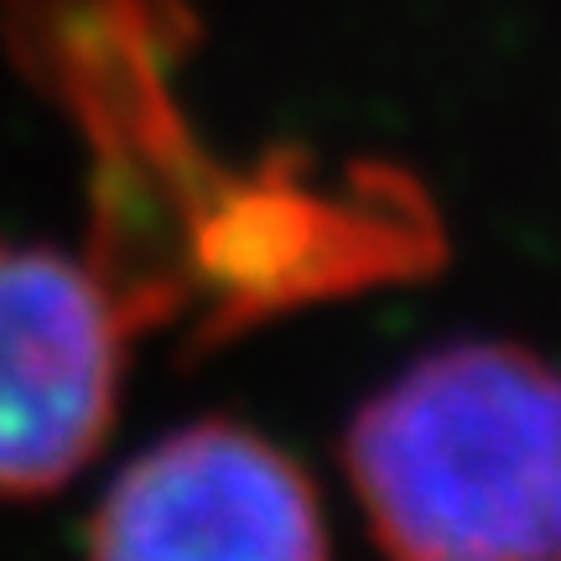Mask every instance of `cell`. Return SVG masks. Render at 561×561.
<instances>
[{
  "label": "cell",
  "mask_w": 561,
  "mask_h": 561,
  "mask_svg": "<svg viewBox=\"0 0 561 561\" xmlns=\"http://www.w3.org/2000/svg\"><path fill=\"white\" fill-rule=\"evenodd\" d=\"M89 561H333L312 479L240 421H193L125 462Z\"/></svg>",
  "instance_id": "3957f363"
},
{
  "label": "cell",
  "mask_w": 561,
  "mask_h": 561,
  "mask_svg": "<svg viewBox=\"0 0 561 561\" xmlns=\"http://www.w3.org/2000/svg\"><path fill=\"white\" fill-rule=\"evenodd\" d=\"M343 468L385 561H561V364L432 348L354 411Z\"/></svg>",
  "instance_id": "6da1fadb"
},
{
  "label": "cell",
  "mask_w": 561,
  "mask_h": 561,
  "mask_svg": "<svg viewBox=\"0 0 561 561\" xmlns=\"http://www.w3.org/2000/svg\"><path fill=\"white\" fill-rule=\"evenodd\" d=\"M125 333L94 265L0 240V500L53 494L104 447Z\"/></svg>",
  "instance_id": "7a4b0ae2"
}]
</instances>
